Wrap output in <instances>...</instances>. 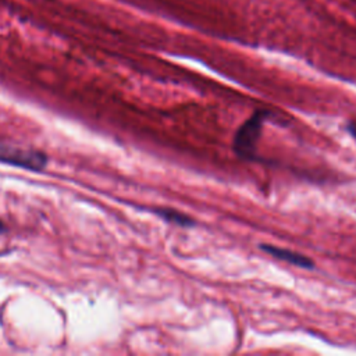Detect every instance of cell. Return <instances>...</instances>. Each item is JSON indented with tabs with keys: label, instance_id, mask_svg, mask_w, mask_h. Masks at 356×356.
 Here are the masks:
<instances>
[{
	"label": "cell",
	"instance_id": "7a4b0ae2",
	"mask_svg": "<svg viewBox=\"0 0 356 356\" xmlns=\"http://www.w3.org/2000/svg\"><path fill=\"white\" fill-rule=\"evenodd\" d=\"M0 161L32 171H40L46 167L47 157L38 150L19 149L0 143Z\"/></svg>",
	"mask_w": 356,
	"mask_h": 356
},
{
	"label": "cell",
	"instance_id": "3957f363",
	"mask_svg": "<svg viewBox=\"0 0 356 356\" xmlns=\"http://www.w3.org/2000/svg\"><path fill=\"white\" fill-rule=\"evenodd\" d=\"M260 249L263 252L271 254L275 259L284 260L289 264H293V266H298V267H302V268H313V266H314L313 260H310L307 256H305L299 252H293V250H289V249H285V248H278V246L267 245V243L260 245Z\"/></svg>",
	"mask_w": 356,
	"mask_h": 356
},
{
	"label": "cell",
	"instance_id": "5b68a950",
	"mask_svg": "<svg viewBox=\"0 0 356 356\" xmlns=\"http://www.w3.org/2000/svg\"><path fill=\"white\" fill-rule=\"evenodd\" d=\"M4 229H6V227H4V224L0 221V234H1Z\"/></svg>",
	"mask_w": 356,
	"mask_h": 356
},
{
	"label": "cell",
	"instance_id": "6da1fadb",
	"mask_svg": "<svg viewBox=\"0 0 356 356\" xmlns=\"http://www.w3.org/2000/svg\"><path fill=\"white\" fill-rule=\"evenodd\" d=\"M268 117L270 111L257 110L238 128L234 136V150L238 157L245 160L256 159V143L260 138L261 128Z\"/></svg>",
	"mask_w": 356,
	"mask_h": 356
},
{
	"label": "cell",
	"instance_id": "277c9868",
	"mask_svg": "<svg viewBox=\"0 0 356 356\" xmlns=\"http://www.w3.org/2000/svg\"><path fill=\"white\" fill-rule=\"evenodd\" d=\"M153 213H156L159 217L164 218L165 221L177 224V225H181V227H192V225H195V221L189 216H186V214H184V213H181L178 210H174V209H164V207H161V209H154Z\"/></svg>",
	"mask_w": 356,
	"mask_h": 356
}]
</instances>
